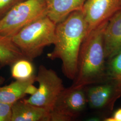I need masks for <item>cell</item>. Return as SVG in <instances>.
<instances>
[{
    "mask_svg": "<svg viewBox=\"0 0 121 121\" xmlns=\"http://www.w3.org/2000/svg\"><path fill=\"white\" fill-rule=\"evenodd\" d=\"M86 104L85 87L65 88L50 112V121H71L79 115Z\"/></svg>",
    "mask_w": 121,
    "mask_h": 121,
    "instance_id": "obj_6",
    "label": "cell"
},
{
    "mask_svg": "<svg viewBox=\"0 0 121 121\" xmlns=\"http://www.w3.org/2000/svg\"><path fill=\"white\" fill-rule=\"evenodd\" d=\"M50 112L20 99L12 104L11 121H50Z\"/></svg>",
    "mask_w": 121,
    "mask_h": 121,
    "instance_id": "obj_10",
    "label": "cell"
},
{
    "mask_svg": "<svg viewBox=\"0 0 121 121\" xmlns=\"http://www.w3.org/2000/svg\"><path fill=\"white\" fill-rule=\"evenodd\" d=\"M22 58H26L11 39L0 35V67L11 65Z\"/></svg>",
    "mask_w": 121,
    "mask_h": 121,
    "instance_id": "obj_13",
    "label": "cell"
},
{
    "mask_svg": "<svg viewBox=\"0 0 121 121\" xmlns=\"http://www.w3.org/2000/svg\"><path fill=\"white\" fill-rule=\"evenodd\" d=\"M12 104L0 102V121H11Z\"/></svg>",
    "mask_w": 121,
    "mask_h": 121,
    "instance_id": "obj_17",
    "label": "cell"
},
{
    "mask_svg": "<svg viewBox=\"0 0 121 121\" xmlns=\"http://www.w3.org/2000/svg\"><path fill=\"white\" fill-rule=\"evenodd\" d=\"M107 61L108 78L114 83L121 94V51Z\"/></svg>",
    "mask_w": 121,
    "mask_h": 121,
    "instance_id": "obj_15",
    "label": "cell"
},
{
    "mask_svg": "<svg viewBox=\"0 0 121 121\" xmlns=\"http://www.w3.org/2000/svg\"><path fill=\"white\" fill-rule=\"evenodd\" d=\"M85 87L87 104L96 110H112L116 100L121 96L117 86L108 78L103 82Z\"/></svg>",
    "mask_w": 121,
    "mask_h": 121,
    "instance_id": "obj_8",
    "label": "cell"
},
{
    "mask_svg": "<svg viewBox=\"0 0 121 121\" xmlns=\"http://www.w3.org/2000/svg\"><path fill=\"white\" fill-rule=\"evenodd\" d=\"M105 57L108 60L121 51V9L109 18L103 35Z\"/></svg>",
    "mask_w": 121,
    "mask_h": 121,
    "instance_id": "obj_9",
    "label": "cell"
},
{
    "mask_svg": "<svg viewBox=\"0 0 121 121\" xmlns=\"http://www.w3.org/2000/svg\"><path fill=\"white\" fill-rule=\"evenodd\" d=\"M121 9V0H86L82 11L87 24V34L108 21Z\"/></svg>",
    "mask_w": 121,
    "mask_h": 121,
    "instance_id": "obj_7",
    "label": "cell"
},
{
    "mask_svg": "<svg viewBox=\"0 0 121 121\" xmlns=\"http://www.w3.org/2000/svg\"><path fill=\"white\" fill-rule=\"evenodd\" d=\"M35 81L39 84L37 91L28 99L23 100L51 112L59 95L65 88L62 80L55 71L40 65Z\"/></svg>",
    "mask_w": 121,
    "mask_h": 121,
    "instance_id": "obj_5",
    "label": "cell"
},
{
    "mask_svg": "<svg viewBox=\"0 0 121 121\" xmlns=\"http://www.w3.org/2000/svg\"><path fill=\"white\" fill-rule=\"evenodd\" d=\"M35 77L26 80H16L8 85L2 86L4 78L0 76V102L12 104L21 99L26 95L27 86L36 82Z\"/></svg>",
    "mask_w": 121,
    "mask_h": 121,
    "instance_id": "obj_12",
    "label": "cell"
},
{
    "mask_svg": "<svg viewBox=\"0 0 121 121\" xmlns=\"http://www.w3.org/2000/svg\"><path fill=\"white\" fill-rule=\"evenodd\" d=\"M86 0H46L47 16L56 24L73 12L82 10Z\"/></svg>",
    "mask_w": 121,
    "mask_h": 121,
    "instance_id": "obj_11",
    "label": "cell"
},
{
    "mask_svg": "<svg viewBox=\"0 0 121 121\" xmlns=\"http://www.w3.org/2000/svg\"><path fill=\"white\" fill-rule=\"evenodd\" d=\"M56 24L46 16L20 30L11 39L26 59L39 56L46 46L53 44Z\"/></svg>",
    "mask_w": 121,
    "mask_h": 121,
    "instance_id": "obj_3",
    "label": "cell"
},
{
    "mask_svg": "<svg viewBox=\"0 0 121 121\" xmlns=\"http://www.w3.org/2000/svg\"><path fill=\"white\" fill-rule=\"evenodd\" d=\"M46 16V0H24L0 19V35L11 38L26 26Z\"/></svg>",
    "mask_w": 121,
    "mask_h": 121,
    "instance_id": "obj_4",
    "label": "cell"
},
{
    "mask_svg": "<svg viewBox=\"0 0 121 121\" xmlns=\"http://www.w3.org/2000/svg\"><path fill=\"white\" fill-rule=\"evenodd\" d=\"M107 22L91 30L84 39L78 56L77 72L71 86L85 87L108 79L103 40Z\"/></svg>",
    "mask_w": 121,
    "mask_h": 121,
    "instance_id": "obj_2",
    "label": "cell"
},
{
    "mask_svg": "<svg viewBox=\"0 0 121 121\" xmlns=\"http://www.w3.org/2000/svg\"><path fill=\"white\" fill-rule=\"evenodd\" d=\"M105 121H121V108H118L111 117L104 119Z\"/></svg>",
    "mask_w": 121,
    "mask_h": 121,
    "instance_id": "obj_18",
    "label": "cell"
},
{
    "mask_svg": "<svg viewBox=\"0 0 121 121\" xmlns=\"http://www.w3.org/2000/svg\"><path fill=\"white\" fill-rule=\"evenodd\" d=\"M25 0H0V19L14 6Z\"/></svg>",
    "mask_w": 121,
    "mask_h": 121,
    "instance_id": "obj_16",
    "label": "cell"
},
{
    "mask_svg": "<svg viewBox=\"0 0 121 121\" xmlns=\"http://www.w3.org/2000/svg\"><path fill=\"white\" fill-rule=\"evenodd\" d=\"M38 89V88L36 87L33 85V84H30L27 86L26 90V94H29L30 95H33L35 94V93L37 91Z\"/></svg>",
    "mask_w": 121,
    "mask_h": 121,
    "instance_id": "obj_19",
    "label": "cell"
},
{
    "mask_svg": "<svg viewBox=\"0 0 121 121\" xmlns=\"http://www.w3.org/2000/svg\"><path fill=\"white\" fill-rule=\"evenodd\" d=\"M87 35V26L82 10L73 12L56 24L54 47L47 54L50 59L61 60L65 76L73 81L77 72L80 48Z\"/></svg>",
    "mask_w": 121,
    "mask_h": 121,
    "instance_id": "obj_1",
    "label": "cell"
},
{
    "mask_svg": "<svg viewBox=\"0 0 121 121\" xmlns=\"http://www.w3.org/2000/svg\"><path fill=\"white\" fill-rule=\"evenodd\" d=\"M12 77L17 80H26L35 76L31 61L26 58L19 59L11 65Z\"/></svg>",
    "mask_w": 121,
    "mask_h": 121,
    "instance_id": "obj_14",
    "label": "cell"
}]
</instances>
